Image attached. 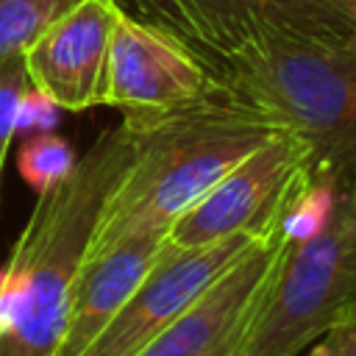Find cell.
<instances>
[{
    "label": "cell",
    "instance_id": "3957f363",
    "mask_svg": "<svg viewBox=\"0 0 356 356\" xmlns=\"http://www.w3.org/2000/svg\"><path fill=\"white\" fill-rule=\"evenodd\" d=\"M200 61L231 100L306 145L314 186L356 178V42L261 39Z\"/></svg>",
    "mask_w": 356,
    "mask_h": 356
},
{
    "label": "cell",
    "instance_id": "277c9868",
    "mask_svg": "<svg viewBox=\"0 0 356 356\" xmlns=\"http://www.w3.org/2000/svg\"><path fill=\"white\" fill-rule=\"evenodd\" d=\"M356 317V178L337 186L320 225L292 239L234 356H300Z\"/></svg>",
    "mask_w": 356,
    "mask_h": 356
},
{
    "label": "cell",
    "instance_id": "9c48e42d",
    "mask_svg": "<svg viewBox=\"0 0 356 356\" xmlns=\"http://www.w3.org/2000/svg\"><path fill=\"white\" fill-rule=\"evenodd\" d=\"M214 92L206 64L172 33L120 8L106 64L103 106L122 114H164Z\"/></svg>",
    "mask_w": 356,
    "mask_h": 356
},
{
    "label": "cell",
    "instance_id": "5bb4252c",
    "mask_svg": "<svg viewBox=\"0 0 356 356\" xmlns=\"http://www.w3.org/2000/svg\"><path fill=\"white\" fill-rule=\"evenodd\" d=\"M31 86L25 56H14L0 61V186H3V167L8 156V145L17 134V108L19 97Z\"/></svg>",
    "mask_w": 356,
    "mask_h": 356
},
{
    "label": "cell",
    "instance_id": "7c38bea8",
    "mask_svg": "<svg viewBox=\"0 0 356 356\" xmlns=\"http://www.w3.org/2000/svg\"><path fill=\"white\" fill-rule=\"evenodd\" d=\"M83 0H0V61L25 50Z\"/></svg>",
    "mask_w": 356,
    "mask_h": 356
},
{
    "label": "cell",
    "instance_id": "8fae6325",
    "mask_svg": "<svg viewBox=\"0 0 356 356\" xmlns=\"http://www.w3.org/2000/svg\"><path fill=\"white\" fill-rule=\"evenodd\" d=\"M170 248L167 228H156L125 236L117 245L83 259L67 300L56 356H78Z\"/></svg>",
    "mask_w": 356,
    "mask_h": 356
},
{
    "label": "cell",
    "instance_id": "9a60e30c",
    "mask_svg": "<svg viewBox=\"0 0 356 356\" xmlns=\"http://www.w3.org/2000/svg\"><path fill=\"white\" fill-rule=\"evenodd\" d=\"M58 106L42 95L39 89L28 86L25 95L19 97V108H17V131H31V134H39V131H50L56 122H58Z\"/></svg>",
    "mask_w": 356,
    "mask_h": 356
},
{
    "label": "cell",
    "instance_id": "7a4b0ae2",
    "mask_svg": "<svg viewBox=\"0 0 356 356\" xmlns=\"http://www.w3.org/2000/svg\"><path fill=\"white\" fill-rule=\"evenodd\" d=\"M122 120L134 128V156L106 200L86 259L139 231H170L228 170L284 131L217 83L184 108Z\"/></svg>",
    "mask_w": 356,
    "mask_h": 356
},
{
    "label": "cell",
    "instance_id": "4fadbf2b",
    "mask_svg": "<svg viewBox=\"0 0 356 356\" xmlns=\"http://www.w3.org/2000/svg\"><path fill=\"white\" fill-rule=\"evenodd\" d=\"M75 153L67 145V139H61L53 131H39L33 136H28L19 147L17 156V167L22 172V178L28 181V186L39 195L42 189L58 184L75 164Z\"/></svg>",
    "mask_w": 356,
    "mask_h": 356
},
{
    "label": "cell",
    "instance_id": "ba28073f",
    "mask_svg": "<svg viewBox=\"0 0 356 356\" xmlns=\"http://www.w3.org/2000/svg\"><path fill=\"white\" fill-rule=\"evenodd\" d=\"M292 239L286 217H281L136 356H234L267 298Z\"/></svg>",
    "mask_w": 356,
    "mask_h": 356
},
{
    "label": "cell",
    "instance_id": "e0dca14e",
    "mask_svg": "<svg viewBox=\"0 0 356 356\" xmlns=\"http://www.w3.org/2000/svg\"><path fill=\"white\" fill-rule=\"evenodd\" d=\"M353 14H356V0H353ZM353 42H356V36H353Z\"/></svg>",
    "mask_w": 356,
    "mask_h": 356
},
{
    "label": "cell",
    "instance_id": "2e32d148",
    "mask_svg": "<svg viewBox=\"0 0 356 356\" xmlns=\"http://www.w3.org/2000/svg\"><path fill=\"white\" fill-rule=\"evenodd\" d=\"M309 356H356V317L331 325L320 339H314Z\"/></svg>",
    "mask_w": 356,
    "mask_h": 356
},
{
    "label": "cell",
    "instance_id": "52a82bcc",
    "mask_svg": "<svg viewBox=\"0 0 356 356\" xmlns=\"http://www.w3.org/2000/svg\"><path fill=\"white\" fill-rule=\"evenodd\" d=\"M273 225L184 250L170 242L172 248L153 264V270L139 281L117 314L78 356H136L225 270H231Z\"/></svg>",
    "mask_w": 356,
    "mask_h": 356
},
{
    "label": "cell",
    "instance_id": "8992f818",
    "mask_svg": "<svg viewBox=\"0 0 356 356\" xmlns=\"http://www.w3.org/2000/svg\"><path fill=\"white\" fill-rule=\"evenodd\" d=\"M309 184L306 145L295 134L278 131L184 211L167 236L184 250L245 231H261L289 214Z\"/></svg>",
    "mask_w": 356,
    "mask_h": 356
},
{
    "label": "cell",
    "instance_id": "5b68a950",
    "mask_svg": "<svg viewBox=\"0 0 356 356\" xmlns=\"http://www.w3.org/2000/svg\"><path fill=\"white\" fill-rule=\"evenodd\" d=\"M136 17L184 42L197 58L225 56L248 42L306 39L348 44L356 36L353 0H125Z\"/></svg>",
    "mask_w": 356,
    "mask_h": 356
},
{
    "label": "cell",
    "instance_id": "30bf717a",
    "mask_svg": "<svg viewBox=\"0 0 356 356\" xmlns=\"http://www.w3.org/2000/svg\"><path fill=\"white\" fill-rule=\"evenodd\" d=\"M120 8L117 0H83L50 25L25 50L31 86L64 111L103 106L108 44Z\"/></svg>",
    "mask_w": 356,
    "mask_h": 356
},
{
    "label": "cell",
    "instance_id": "6da1fadb",
    "mask_svg": "<svg viewBox=\"0 0 356 356\" xmlns=\"http://www.w3.org/2000/svg\"><path fill=\"white\" fill-rule=\"evenodd\" d=\"M134 156V128H106L33 211L0 267V356H56L67 300L108 195Z\"/></svg>",
    "mask_w": 356,
    "mask_h": 356
}]
</instances>
